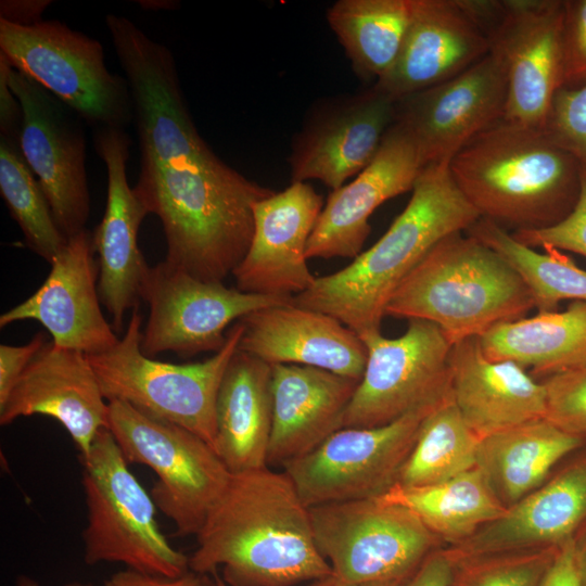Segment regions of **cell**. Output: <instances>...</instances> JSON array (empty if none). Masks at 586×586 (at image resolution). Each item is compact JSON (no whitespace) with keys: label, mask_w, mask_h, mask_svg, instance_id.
<instances>
[{"label":"cell","mask_w":586,"mask_h":586,"mask_svg":"<svg viewBox=\"0 0 586 586\" xmlns=\"http://www.w3.org/2000/svg\"><path fill=\"white\" fill-rule=\"evenodd\" d=\"M105 25L132 101L140 152L133 192L161 220L164 260L196 278H224L249 250L253 205L273 191L226 164L203 140L168 47L123 15L107 14Z\"/></svg>","instance_id":"1"},{"label":"cell","mask_w":586,"mask_h":586,"mask_svg":"<svg viewBox=\"0 0 586 586\" xmlns=\"http://www.w3.org/2000/svg\"><path fill=\"white\" fill-rule=\"evenodd\" d=\"M196 545L190 571L207 575L221 569L227 586H295L332 576L317 548L309 508L289 475L269 467L232 474Z\"/></svg>","instance_id":"2"},{"label":"cell","mask_w":586,"mask_h":586,"mask_svg":"<svg viewBox=\"0 0 586 586\" xmlns=\"http://www.w3.org/2000/svg\"><path fill=\"white\" fill-rule=\"evenodd\" d=\"M480 218L449 163L430 164L386 232L343 269L316 277L291 304L328 314L359 336L381 331L387 302L408 273L442 239L467 231Z\"/></svg>","instance_id":"3"},{"label":"cell","mask_w":586,"mask_h":586,"mask_svg":"<svg viewBox=\"0 0 586 586\" xmlns=\"http://www.w3.org/2000/svg\"><path fill=\"white\" fill-rule=\"evenodd\" d=\"M449 170L481 218L512 232L563 219L575 205L582 175L574 156L543 128L504 118L469 141Z\"/></svg>","instance_id":"4"},{"label":"cell","mask_w":586,"mask_h":586,"mask_svg":"<svg viewBox=\"0 0 586 586\" xmlns=\"http://www.w3.org/2000/svg\"><path fill=\"white\" fill-rule=\"evenodd\" d=\"M532 294L517 270L477 239L455 232L436 243L402 281L385 316L436 324L451 345L526 317Z\"/></svg>","instance_id":"5"},{"label":"cell","mask_w":586,"mask_h":586,"mask_svg":"<svg viewBox=\"0 0 586 586\" xmlns=\"http://www.w3.org/2000/svg\"><path fill=\"white\" fill-rule=\"evenodd\" d=\"M242 333L243 324L237 321L222 348L203 361H160L141 351L142 317L136 307L118 342L87 356L107 402H125L151 418L184 428L214 448L217 395Z\"/></svg>","instance_id":"6"},{"label":"cell","mask_w":586,"mask_h":586,"mask_svg":"<svg viewBox=\"0 0 586 586\" xmlns=\"http://www.w3.org/2000/svg\"><path fill=\"white\" fill-rule=\"evenodd\" d=\"M79 459L87 506L85 562H119L127 569L168 578L188 573L189 557L162 534L152 496L129 470L107 428L99 431Z\"/></svg>","instance_id":"7"},{"label":"cell","mask_w":586,"mask_h":586,"mask_svg":"<svg viewBox=\"0 0 586 586\" xmlns=\"http://www.w3.org/2000/svg\"><path fill=\"white\" fill-rule=\"evenodd\" d=\"M0 53L94 129L132 123L128 82L109 71L97 39L58 20L33 25L0 20Z\"/></svg>","instance_id":"8"},{"label":"cell","mask_w":586,"mask_h":586,"mask_svg":"<svg viewBox=\"0 0 586 586\" xmlns=\"http://www.w3.org/2000/svg\"><path fill=\"white\" fill-rule=\"evenodd\" d=\"M109 403L107 429L126 461L157 476L151 496L179 536L198 535L232 473L203 438L151 418L125 402Z\"/></svg>","instance_id":"9"},{"label":"cell","mask_w":586,"mask_h":586,"mask_svg":"<svg viewBox=\"0 0 586 586\" xmlns=\"http://www.w3.org/2000/svg\"><path fill=\"white\" fill-rule=\"evenodd\" d=\"M317 548L341 586L404 582L438 538L410 510L374 498L309 508Z\"/></svg>","instance_id":"10"},{"label":"cell","mask_w":586,"mask_h":586,"mask_svg":"<svg viewBox=\"0 0 586 586\" xmlns=\"http://www.w3.org/2000/svg\"><path fill=\"white\" fill-rule=\"evenodd\" d=\"M500 61L507 81L504 119L543 128L564 87L562 0H464Z\"/></svg>","instance_id":"11"},{"label":"cell","mask_w":586,"mask_h":586,"mask_svg":"<svg viewBox=\"0 0 586 586\" xmlns=\"http://www.w3.org/2000/svg\"><path fill=\"white\" fill-rule=\"evenodd\" d=\"M359 337L367 348V362L343 428L388 424L451 395L453 345L436 324L411 319L398 337H385L381 331Z\"/></svg>","instance_id":"12"},{"label":"cell","mask_w":586,"mask_h":586,"mask_svg":"<svg viewBox=\"0 0 586 586\" xmlns=\"http://www.w3.org/2000/svg\"><path fill=\"white\" fill-rule=\"evenodd\" d=\"M435 406L380 426L340 429L313 451L285 462L283 471L308 508L378 497L396 483Z\"/></svg>","instance_id":"13"},{"label":"cell","mask_w":586,"mask_h":586,"mask_svg":"<svg viewBox=\"0 0 586 586\" xmlns=\"http://www.w3.org/2000/svg\"><path fill=\"white\" fill-rule=\"evenodd\" d=\"M291 298L246 293L222 281L201 280L163 260L150 267L142 292L149 317L141 351L149 357L173 352L182 358L217 353L234 320L262 308L289 304Z\"/></svg>","instance_id":"14"},{"label":"cell","mask_w":586,"mask_h":586,"mask_svg":"<svg viewBox=\"0 0 586 586\" xmlns=\"http://www.w3.org/2000/svg\"><path fill=\"white\" fill-rule=\"evenodd\" d=\"M9 86L22 110L20 148L66 239L87 229L90 193L80 118L13 66Z\"/></svg>","instance_id":"15"},{"label":"cell","mask_w":586,"mask_h":586,"mask_svg":"<svg viewBox=\"0 0 586 586\" xmlns=\"http://www.w3.org/2000/svg\"><path fill=\"white\" fill-rule=\"evenodd\" d=\"M504 67L488 52L457 76L396 101L395 122L416 139L428 165L449 163L505 116Z\"/></svg>","instance_id":"16"},{"label":"cell","mask_w":586,"mask_h":586,"mask_svg":"<svg viewBox=\"0 0 586 586\" xmlns=\"http://www.w3.org/2000/svg\"><path fill=\"white\" fill-rule=\"evenodd\" d=\"M94 148L106 168L107 189L103 218L92 232L99 269L101 304L117 334L127 311L139 307L150 267L138 244L139 228L149 214L127 177L131 139L125 129H94Z\"/></svg>","instance_id":"17"},{"label":"cell","mask_w":586,"mask_h":586,"mask_svg":"<svg viewBox=\"0 0 586 586\" xmlns=\"http://www.w3.org/2000/svg\"><path fill=\"white\" fill-rule=\"evenodd\" d=\"M426 166L416 139L394 122L369 165L330 193L309 237L307 258H356L371 232L372 213L387 200L412 191Z\"/></svg>","instance_id":"18"},{"label":"cell","mask_w":586,"mask_h":586,"mask_svg":"<svg viewBox=\"0 0 586 586\" xmlns=\"http://www.w3.org/2000/svg\"><path fill=\"white\" fill-rule=\"evenodd\" d=\"M50 265L43 283L0 316V328L16 321L36 320L61 347L86 355L112 348L119 337L100 306L92 233L85 229L67 239Z\"/></svg>","instance_id":"19"},{"label":"cell","mask_w":586,"mask_h":586,"mask_svg":"<svg viewBox=\"0 0 586 586\" xmlns=\"http://www.w3.org/2000/svg\"><path fill=\"white\" fill-rule=\"evenodd\" d=\"M323 200L307 182L293 181L253 205V235L232 275L246 293L293 297L308 290L306 247Z\"/></svg>","instance_id":"20"},{"label":"cell","mask_w":586,"mask_h":586,"mask_svg":"<svg viewBox=\"0 0 586 586\" xmlns=\"http://www.w3.org/2000/svg\"><path fill=\"white\" fill-rule=\"evenodd\" d=\"M395 116L396 101L373 86L320 107L292 146V182L341 188L373 160Z\"/></svg>","instance_id":"21"},{"label":"cell","mask_w":586,"mask_h":586,"mask_svg":"<svg viewBox=\"0 0 586 586\" xmlns=\"http://www.w3.org/2000/svg\"><path fill=\"white\" fill-rule=\"evenodd\" d=\"M105 400L88 356L48 341L0 405V424L34 415L53 418L84 456L107 428Z\"/></svg>","instance_id":"22"},{"label":"cell","mask_w":586,"mask_h":586,"mask_svg":"<svg viewBox=\"0 0 586 586\" xmlns=\"http://www.w3.org/2000/svg\"><path fill=\"white\" fill-rule=\"evenodd\" d=\"M489 52L464 0H415L399 54L373 87L394 101L444 82Z\"/></svg>","instance_id":"23"},{"label":"cell","mask_w":586,"mask_h":586,"mask_svg":"<svg viewBox=\"0 0 586 586\" xmlns=\"http://www.w3.org/2000/svg\"><path fill=\"white\" fill-rule=\"evenodd\" d=\"M239 349L269 365L320 368L360 381L367 348L359 335L336 318L291 304L253 311L239 320Z\"/></svg>","instance_id":"24"},{"label":"cell","mask_w":586,"mask_h":586,"mask_svg":"<svg viewBox=\"0 0 586 586\" xmlns=\"http://www.w3.org/2000/svg\"><path fill=\"white\" fill-rule=\"evenodd\" d=\"M586 519V458L560 471L507 508L469 539L447 549L456 562L477 557L558 548Z\"/></svg>","instance_id":"25"},{"label":"cell","mask_w":586,"mask_h":586,"mask_svg":"<svg viewBox=\"0 0 586 586\" xmlns=\"http://www.w3.org/2000/svg\"><path fill=\"white\" fill-rule=\"evenodd\" d=\"M272 428L267 464L305 456L343 428L358 380L320 368L271 366Z\"/></svg>","instance_id":"26"},{"label":"cell","mask_w":586,"mask_h":586,"mask_svg":"<svg viewBox=\"0 0 586 586\" xmlns=\"http://www.w3.org/2000/svg\"><path fill=\"white\" fill-rule=\"evenodd\" d=\"M449 361L453 400L480 438L545 418L544 383L513 361L487 358L479 336L454 344Z\"/></svg>","instance_id":"27"},{"label":"cell","mask_w":586,"mask_h":586,"mask_svg":"<svg viewBox=\"0 0 586 586\" xmlns=\"http://www.w3.org/2000/svg\"><path fill=\"white\" fill-rule=\"evenodd\" d=\"M271 373V365L238 348L221 380L214 450L232 474L268 467Z\"/></svg>","instance_id":"28"},{"label":"cell","mask_w":586,"mask_h":586,"mask_svg":"<svg viewBox=\"0 0 586 586\" xmlns=\"http://www.w3.org/2000/svg\"><path fill=\"white\" fill-rule=\"evenodd\" d=\"M583 442L546 418L534 419L481 438L476 468L509 508L543 485L550 470Z\"/></svg>","instance_id":"29"},{"label":"cell","mask_w":586,"mask_h":586,"mask_svg":"<svg viewBox=\"0 0 586 586\" xmlns=\"http://www.w3.org/2000/svg\"><path fill=\"white\" fill-rule=\"evenodd\" d=\"M485 356L547 377L586 365V302L496 324L479 336Z\"/></svg>","instance_id":"30"},{"label":"cell","mask_w":586,"mask_h":586,"mask_svg":"<svg viewBox=\"0 0 586 586\" xmlns=\"http://www.w3.org/2000/svg\"><path fill=\"white\" fill-rule=\"evenodd\" d=\"M377 498L410 510L438 539L454 545L469 539L507 511L476 467L433 485L395 483Z\"/></svg>","instance_id":"31"},{"label":"cell","mask_w":586,"mask_h":586,"mask_svg":"<svg viewBox=\"0 0 586 586\" xmlns=\"http://www.w3.org/2000/svg\"><path fill=\"white\" fill-rule=\"evenodd\" d=\"M415 0H339L327 20L355 72L382 78L395 63L411 22Z\"/></svg>","instance_id":"32"},{"label":"cell","mask_w":586,"mask_h":586,"mask_svg":"<svg viewBox=\"0 0 586 586\" xmlns=\"http://www.w3.org/2000/svg\"><path fill=\"white\" fill-rule=\"evenodd\" d=\"M480 440L448 396L423 419L396 483L433 485L474 469Z\"/></svg>","instance_id":"33"},{"label":"cell","mask_w":586,"mask_h":586,"mask_svg":"<svg viewBox=\"0 0 586 586\" xmlns=\"http://www.w3.org/2000/svg\"><path fill=\"white\" fill-rule=\"evenodd\" d=\"M467 233L495 250L517 270L538 313L557 310L564 300L586 302V270L559 250L537 252L485 218L476 220Z\"/></svg>","instance_id":"34"},{"label":"cell","mask_w":586,"mask_h":586,"mask_svg":"<svg viewBox=\"0 0 586 586\" xmlns=\"http://www.w3.org/2000/svg\"><path fill=\"white\" fill-rule=\"evenodd\" d=\"M0 192L27 246L49 264L67 242L27 165L18 139L0 136Z\"/></svg>","instance_id":"35"},{"label":"cell","mask_w":586,"mask_h":586,"mask_svg":"<svg viewBox=\"0 0 586 586\" xmlns=\"http://www.w3.org/2000/svg\"><path fill=\"white\" fill-rule=\"evenodd\" d=\"M558 548L477 557L456 562L451 586H538Z\"/></svg>","instance_id":"36"},{"label":"cell","mask_w":586,"mask_h":586,"mask_svg":"<svg viewBox=\"0 0 586 586\" xmlns=\"http://www.w3.org/2000/svg\"><path fill=\"white\" fill-rule=\"evenodd\" d=\"M544 130L586 170V84L558 90Z\"/></svg>","instance_id":"37"},{"label":"cell","mask_w":586,"mask_h":586,"mask_svg":"<svg viewBox=\"0 0 586 586\" xmlns=\"http://www.w3.org/2000/svg\"><path fill=\"white\" fill-rule=\"evenodd\" d=\"M545 418L561 430L586 438V365L547 377Z\"/></svg>","instance_id":"38"},{"label":"cell","mask_w":586,"mask_h":586,"mask_svg":"<svg viewBox=\"0 0 586 586\" xmlns=\"http://www.w3.org/2000/svg\"><path fill=\"white\" fill-rule=\"evenodd\" d=\"M511 234L533 249L551 247L586 257V170L582 168L577 200L563 219L546 228L515 231Z\"/></svg>","instance_id":"39"},{"label":"cell","mask_w":586,"mask_h":586,"mask_svg":"<svg viewBox=\"0 0 586 586\" xmlns=\"http://www.w3.org/2000/svg\"><path fill=\"white\" fill-rule=\"evenodd\" d=\"M564 87L586 84V0H564Z\"/></svg>","instance_id":"40"},{"label":"cell","mask_w":586,"mask_h":586,"mask_svg":"<svg viewBox=\"0 0 586 586\" xmlns=\"http://www.w3.org/2000/svg\"><path fill=\"white\" fill-rule=\"evenodd\" d=\"M46 343V334L38 332L24 345H0V405L7 400L26 367Z\"/></svg>","instance_id":"41"},{"label":"cell","mask_w":586,"mask_h":586,"mask_svg":"<svg viewBox=\"0 0 586 586\" xmlns=\"http://www.w3.org/2000/svg\"><path fill=\"white\" fill-rule=\"evenodd\" d=\"M538 586H586L579 549L573 539L558 547Z\"/></svg>","instance_id":"42"},{"label":"cell","mask_w":586,"mask_h":586,"mask_svg":"<svg viewBox=\"0 0 586 586\" xmlns=\"http://www.w3.org/2000/svg\"><path fill=\"white\" fill-rule=\"evenodd\" d=\"M455 569L449 551L435 549L400 586H451Z\"/></svg>","instance_id":"43"},{"label":"cell","mask_w":586,"mask_h":586,"mask_svg":"<svg viewBox=\"0 0 586 586\" xmlns=\"http://www.w3.org/2000/svg\"><path fill=\"white\" fill-rule=\"evenodd\" d=\"M10 61L0 53V136L18 139L22 110L20 102L9 86Z\"/></svg>","instance_id":"44"},{"label":"cell","mask_w":586,"mask_h":586,"mask_svg":"<svg viewBox=\"0 0 586 586\" xmlns=\"http://www.w3.org/2000/svg\"><path fill=\"white\" fill-rule=\"evenodd\" d=\"M203 576L192 571L176 578L143 574L130 569L113 574L103 586H202Z\"/></svg>","instance_id":"45"},{"label":"cell","mask_w":586,"mask_h":586,"mask_svg":"<svg viewBox=\"0 0 586 586\" xmlns=\"http://www.w3.org/2000/svg\"><path fill=\"white\" fill-rule=\"evenodd\" d=\"M51 3L49 0H2L0 20L16 25H33L42 21L41 15Z\"/></svg>","instance_id":"46"},{"label":"cell","mask_w":586,"mask_h":586,"mask_svg":"<svg viewBox=\"0 0 586 586\" xmlns=\"http://www.w3.org/2000/svg\"><path fill=\"white\" fill-rule=\"evenodd\" d=\"M15 586H41L37 581L27 575H20L16 578ZM64 586H92L90 584H84L79 582H72Z\"/></svg>","instance_id":"47"},{"label":"cell","mask_w":586,"mask_h":586,"mask_svg":"<svg viewBox=\"0 0 586 586\" xmlns=\"http://www.w3.org/2000/svg\"><path fill=\"white\" fill-rule=\"evenodd\" d=\"M202 576H203L202 586H219L217 583L212 581L207 575H202ZM310 586H340V584L333 576H331L322 581H317Z\"/></svg>","instance_id":"48"},{"label":"cell","mask_w":586,"mask_h":586,"mask_svg":"<svg viewBox=\"0 0 586 586\" xmlns=\"http://www.w3.org/2000/svg\"><path fill=\"white\" fill-rule=\"evenodd\" d=\"M145 2L146 3L142 1L141 2L142 4L140 5L145 9H154V10L170 9V1H145Z\"/></svg>","instance_id":"49"},{"label":"cell","mask_w":586,"mask_h":586,"mask_svg":"<svg viewBox=\"0 0 586 586\" xmlns=\"http://www.w3.org/2000/svg\"><path fill=\"white\" fill-rule=\"evenodd\" d=\"M403 582H382V583H370L356 586H400ZM341 586V585H340Z\"/></svg>","instance_id":"50"},{"label":"cell","mask_w":586,"mask_h":586,"mask_svg":"<svg viewBox=\"0 0 586 586\" xmlns=\"http://www.w3.org/2000/svg\"><path fill=\"white\" fill-rule=\"evenodd\" d=\"M582 560V559H581ZM582 565H583V570H584V574H585V578H586V562H583L582 561Z\"/></svg>","instance_id":"51"}]
</instances>
